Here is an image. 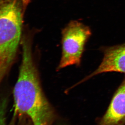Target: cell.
<instances>
[{"label":"cell","instance_id":"7a4b0ae2","mask_svg":"<svg viewBox=\"0 0 125 125\" xmlns=\"http://www.w3.org/2000/svg\"><path fill=\"white\" fill-rule=\"evenodd\" d=\"M24 10L21 0H0V85L17 54Z\"/></svg>","mask_w":125,"mask_h":125},{"label":"cell","instance_id":"277c9868","mask_svg":"<svg viewBox=\"0 0 125 125\" xmlns=\"http://www.w3.org/2000/svg\"><path fill=\"white\" fill-rule=\"evenodd\" d=\"M103 58L98 67L81 82L106 72L125 73V43L106 47L103 50Z\"/></svg>","mask_w":125,"mask_h":125},{"label":"cell","instance_id":"8992f818","mask_svg":"<svg viewBox=\"0 0 125 125\" xmlns=\"http://www.w3.org/2000/svg\"><path fill=\"white\" fill-rule=\"evenodd\" d=\"M21 0L22 1V3L23 4L24 8L25 9L27 6L30 2L31 0Z\"/></svg>","mask_w":125,"mask_h":125},{"label":"cell","instance_id":"3957f363","mask_svg":"<svg viewBox=\"0 0 125 125\" xmlns=\"http://www.w3.org/2000/svg\"><path fill=\"white\" fill-rule=\"evenodd\" d=\"M62 57L57 70L81 63L86 44L92 35L89 27L77 21H71L62 29Z\"/></svg>","mask_w":125,"mask_h":125},{"label":"cell","instance_id":"6da1fadb","mask_svg":"<svg viewBox=\"0 0 125 125\" xmlns=\"http://www.w3.org/2000/svg\"><path fill=\"white\" fill-rule=\"evenodd\" d=\"M21 43L22 62L13 92L15 115L27 116L33 125H52L56 115L41 87L32 56L31 36H23Z\"/></svg>","mask_w":125,"mask_h":125},{"label":"cell","instance_id":"5b68a950","mask_svg":"<svg viewBox=\"0 0 125 125\" xmlns=\"http://www.w3.org/2000/svg\"><path fill=\"white\" fill-rule=\"evenodd\" d=\"M98 125H125V78Z\"/></svg>","mask_w":125,"mask_h":125}]
</instances>
